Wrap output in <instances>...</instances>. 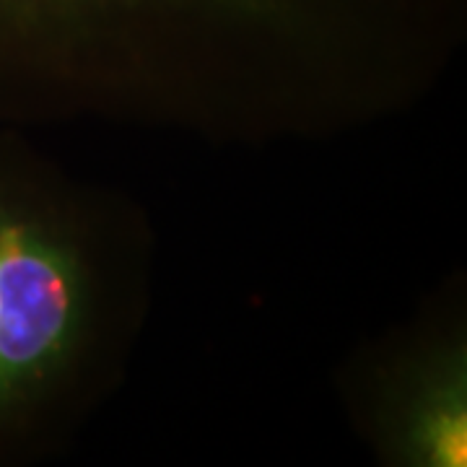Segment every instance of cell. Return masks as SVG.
<instances>
[{
    "label": "cell",
    "instance_id": "obj_3",
    "mask_svg": "<svg viewBox=\"0 0 467 467\" xmlns=\"http://www.w3.org/2000/svg\"><path fill=\"white\" fill-rule=\"evenodd\" d=\"M128 3H140V0H0V5H11L21 11H88V8H107V5H128ZM208 3H221L229 8H273L281 0H208Z\"/></svg>",
    "mask_w": 467,
    "mask_h": 467
},
{
    "label": "cell",
    "instance_id": "obj_1",
    "mask_svg": "<svg viewBox=\"0 0 467 467\" xmlns=\"http://www.w3.org/2000/svg\"><path fill=\"white\" fill-rule=\"evenodd\" d=\"M81 315L84 285L67 247L32 221L0 216V402L63 361Z\"/></svg>",
    "mask_w": 467,
    "mask_h": 467
},
{
    "label": "cell",
    "instance_id": "obj_2",
    "mask_svg": "<svg viewBox=\"0 0 467 467\" xmlns=\"http://www.w3.org/2000/svg\"><path fill=\"white\" fill-rule=\"evenodd\" d=\"M416 447L431 465H465V398L450 387L426 402L416 423Z\"/></svg>",
    "mask_w": 467,
    "mask_h": 467
}]
</instances>
